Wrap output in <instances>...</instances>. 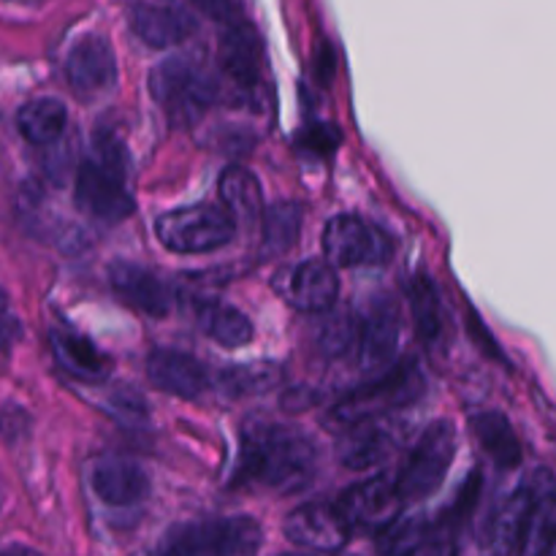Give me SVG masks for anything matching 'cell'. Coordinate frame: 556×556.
Listing matches in <instances>:
<instances>
[{
	"label": "cell",
	"instance_id": "7c38bea8",
	"mask_svg": "<svg viewBox=\"0 0 556 556\" xmlns=\"http://www.w3.org/2000/svg\"><path fill=\"white\" fill-rule=\"evenodd\" d=\"M76 204L98 220L119 223L134 212V195L125 188L123 177L98 166L96 161H87L76 172Z\"/></svg>",
	"mask_w": 556,
	"mask_h": 556
},
{
	"label": "cell",
	"instance_id": "44dd1931",
	"mask_svg": "<svg viewBox=\"0 0 556 556\" xmlns=\"http://www.w3.org/2000/svg\"><path fill=\"white\" fill-rule=\"evenodd\" d=\"M220 201L226 215L237 223H255L264 215V201H261V185L248 168L231 166L220 177Z\"/></svg>",
	"mask_w": 556,
	"mask_h": 556
},
{
	"label": "cell",
	"instance_id": "ac0fdd59",
	"mask_svg": "<svg viewBox=\"0 0 556 556\" xmlns=\"http://www.w3.org/2000/svg\"><path fill=\"white\" fill-rule=\"evenodd\" d=\"M152 386L179 400H195L206 389V369L182 351H155L147 358Z\"/></svg>",
	"mask_w": 556,
	"mask_h": 556
},
{
	"label": "cell",
	"instance_id": "ba28073f",
	"mask_svg": "<svg viewBox=\"0 0 556 556\" xmlns=\"http://www.w3.org/2000/svg\"><path fill=\"white\" fill-rule=\"evenodd\" d=\"M326 258L334 266H380L391 258L394 244L375 223L356 215H337L324 231Z\"/></svg>",
	"mask_w": 556,
	"mask_h": 556
},
{
	"label": "cell",
	"instance_id": "d6986e66",
	"mask_svg": "<svg viewBox=\"0 0 556 556\" xmlns=\"http://www.w3.org/2000/svg\"><path fill=\"white\" fill-rule=\"evenodd\" d=\"M220 65L237 85L255 87L261 79V65H264V52H261V38L248 22H233L226 27L220 38Z\"/></svg>",
	"mask_w": 556,
	"mask_h": 556
},
{
	"label": "cell",
	"instance_id": "4316f807",
	"mask_svg": "<svg viewBox=\"0 0 556 556\" xmlns=\"http://www.w3.org/2000/svg\"><path fill=\"white\" fill-rule=\"evenodd\" d=\"M264 255H280L296 244L302 231V206L280 201L264 212Z\"/></svg>",
	"mask_w": 556,
	"mask_h": 556
},
{
	"label": "cell",
	"instance_id": "7a4b0ae2",
	"mask_svg": "<svg viewBox=\"0 0 556 556\" xmlns=\"http://www.w3.org/2000/svg\"><path fill=\"white\" fill-rule=\"evenodd\" d=\"M239 472L280 494L304 492L318 472L315 443L299 429L280 424H255L242 434Z\"/></svg>",
	"mask_w": 556,
	"mask_h": 556
},
{
	"label": "cell",
	"instance_id": "30bf717a",
	"mask_svg": "<svg viewBox=\"0 0 556 556\" xmlns=\"http://www.w3.org/2000/svg\"><path fill=\"white\" fill-rule=\"evenodd\" d=\"M275 288L288 304L313 315L329 313L340 296V280H337L334 266L320 258L304 261V264L280 271L275 277Z\"/></svg>",
	"mask_w": 556,
	"mask_h": 556
},
{
	"label": "cell",
	"instance_id": "277c9868",
	"mask_svg": "<svg viewBox=\"0 0 556 556\" xmlns=\"http://www.w3.org/2000/svg\"><path fill=\"white\" fill-rule=\"evenodd\" d=\"M264 530L250 516L204 519L174 530L157 556H255Z\"/></svg>",
	"mask_w": 556,
	"mask_h": 556
},
{
	"label": "cell",
	"instance_id": "2e32d148",
	"mask_svg": "<svg viewBox=\"0 0 556 556\" xmlns=\"http://www.w3.org/2000/svg\"><path fill=\"white\" fill-rule=\"evenodd\" d=\"M109 286L125 304L150 318H166L172 313V288L144 266L130 264V261H114L109 266Z\"/></svg>",
	"mask_w": 556,
	"mask_h": 556
},
{
	"label": "cell",
	"instance_id": "836d02e7",
	"mask_svg": "<svg viewBox=\"0 0 556 556\" xmlns=\"http://www.w3.org/2000/svg\"><path fill=\"white\" fill-rule=\"evenodd\" d=\"M0 556H41L36 552V548H30V546H9V548H3V552H0Z\"/></svg>",
	"mask_w": 556,
	"mask_h": 556
},
{
	"label": "cell",
	"instance_id": "9c48e42d",
	"mask_svg": "<svg viewBox=\"0 0 556 556\" xmlns=\"http://www.w3.org/2000/svg\"><path fill=\"white\" fill-rule=\"evenodd\" d=\"M402 505H405V500L396 489V481L378 476L369 478V481L353 483L348 492H342L337 510H340V516L351 530L386 532L396 525Z\"/></svg>",
	"mask_w": 556,
	"mask_h": 556
},
{
	"label": "cell",
	"instance_id": "ffe728a7",
	"mask_svg": "<svg viewBox=\"0 0 556 556\" xmlns=\"http://www.w3.org/2000/svg\"><path fill=\"white\" fill-rule=\"evenodd\" d=\"M472 432H476L478 443L483 445L489 456H492L494 465L500 470H514L525 459V448H521V440L516 438L514 427H510L508 418L497 410H483L476 413L470 418Z\"/></svg>",
	"mask_w": 556,
	"mask_h": 556
},
{
	"label": "cell",
	"instance_id": "484cf974",
	"mask_svg": "<svg viewBox=\"0 0 556 556\" xmlns=\"http://www.w3.org/2000/svg\"><path fill=\"white\" fill-rule=\"evenodd\" d=\"M201 324H204L206 334L215 342H220L223 348H244L255 334L248 315L237 307H228V304H210V307H204Z\"/></svg>",
	"mask_w": 556,
	"mask_h": 556
},
{
	"label": "cell",
	"instance_id": "d6a6232c",
	"mask_svg": "<svg viewBox=\"0 0 556 556\" xmlns=\"http://www.w3.org/2000/svg\"><path fill=\"white\" fill-rule=\"evenodd\" d=\"M204 14H210L212 20H220L226 25H233L239 22V0H195Z\"/></svg>",
	"mask_w": 556,
	"mask_h": 556
},
{
	"label": "cell",
	"instance_id": "4fadbf2b",
	"mask_svg": "<svg viewBox=\"0 0 556 556\" xmlns=\"http://www.w3.org/2000/svg\"><path fill=\"white\" fill-rule=\"evenodd\" d=\"M65 76L81 96L106 92L117 79V58H114L109 38L98 36V33L79 38L65 60Z\"/></svg>",
	"mask_w": 556,
	"mask_h": 556
},
{
	"label": "cell",
	"instance_id": "5b68a950",
	"mask_svg": "<svg viewBox=\"0 0 556 556\" xmlns=\"http://www.w3.org/2000/svg\"><path fill=\"white\" fill-rule=\"evenodd\" d=\"M424 386L427 383H424V375L418 369V364L402 362L396 367H391L386 375H380L378 380L348 394L331 410V421L342 429L356 427V424L364 421H375L383 413L400 410V407H407L416 400H421Z\"/></svg>",
	"mask_w": 556,
	"mask_h": 556
},
{
	"label": "cell",
	"instance_id": "6da1fadb",
	"mask_svg": "<svg viewBox=\"0 0 556 556\" xmlns=\"http://www.w3.org/2000/svg\"><path fill=\"white\" fill-rule=\"evenodd\" d=\"M489 552L500 556H541L556 543V481L535 470L492 510L483 530Z\"/></svg>",
	"mask_w": 556,
	"mask_h": 556
},
{
	"label": "cell",
	"instance_id": "e0dca14e",
	"mask_svg": "<svg viewBox=\"0 0 556 556\" xmlns=\"http://www.w3.org/2000/svg\"><path fill=\"white\" fill-rule=\"evenodd\" d=\"M92 492L98 500L114 508H128V505L141 503L150 492V476L144 467L134 459H123V456H106L98 459L92 467Z\"/></svg>",
	"mask_w": 556,
	"mask_h": 556
},
{
	"label": "cell",
	"instance_id": "cb8c5ba5",
	"mask_svg": "<svg viewBox=\"0 0 556 556\" xmlns=\"http://www.w3.org/2000/svg\"><path fill=\"white\" fill-rule=\"evenodd\" d=\"M351 432L345 434L340 445V459L351 470H367L383 462L391 451L389 429L380 427L378 421H364L356 427H348Z\"/></svg>",
	"mask_w": 556,
	"mask_h": 556
},
{
	"label": "cell",
	"instance_id": "d590c367",
	"mask_svg": "<svg viewBox=\"0 0 556 556\" xmlns=\"http://www.w3.org/2000/svg\"><path fill=\"white\" fill-rule=\"evenodd\" d=\"M286 556H302V554H286Z\"/></svg>",
	"mask_w": 556,
	"mask_h": 556
},
{
	"label": "cell",
	"instance_id": "8992f818",
	"mask_svg": "<svg viewBox=\"0 0 556 556\" xmlns=\"http://www.w3.org/2000/svg\"><path fill=\"white\" fill-rule=\"evenodd\" d=\"M233 220L223 206L193 204L157 217L155 233L174 253H212L231 242Z\"/></svg>",
	"mask_w": 556,
	"mask_h": 556
},
{
	"label": "cell",
	"instance_id": "1f68e13d",
	"mask_svg": "<svg viewBox=\"0 0 556 556\" xmlns=\"http://www.w3.org/2000/svg\"><path fill=\"white\" fill-rule=\"evenodd\" d=\"M396 556H456V543L451 541V538L427 532L421 541H416L413 546H407L405 552Z\"/></svg>",
	"mask_w": 556,
	"mask_h": 556
},
{
	"label": "cell",
	"instance_id": "603a6c76",
	"mask_svg": "<svg viewBox=\"0 0 556 556\" xmlns=\"http://www.w3.org/2000/svg\"><path fill=\"white\" fill-rule=\"evenodd\" d=\"M52 351L60 367L79 380L106 378L109 362L87 337L71 334V331H52Z\"/></svg>",
	"mask_w": 556,
	"mask_h": 556
},
{
	"label": "cell",
	"instance_id": "5bb4252c",
	"mask_svg": "<svg viewBox=\"0 0 556 556\" xmlns=\"http://www.w3.org/2000/svg\"><path fill=\"white\" fill-rule=\"evenodd\" d=\"M286 538L291 543H296L299 548L334 554L340 548H345L348 538H351V527L345 525L340 510L331 508V505L309 503L288 516Z\"/></svg>",
	"mask_w": 556,
	"mask_h": 556
},
{
	"label": "cell",
	"instance_id": "e575fe53",
	"mask_svg": "<svg viewBox=\"0 0 556 556\" xmlns=\"http://www.w3.org/2000/svg\"><path fill=\"white\" fill-rule=\"evenodd\" d=\"M541 556H556V543H554V546H552V548H546V552H543Z\"/></svg>",
	"mask_w": 556,
	"mask_h": 556
},
{
	"label": "cell",
	"instance_id": "f1b7e54d",
	"mask_svg": "<svg viewBox=\"0 0 556 556\" xmlns=\"http://www.w3.org/2000/svg\"><path fill=\"white\" fill-rule=\"evenodd\" d=\"M277 380H280V369L271 364H237L220 372V386L233 396L264 394L275 389Z\"/></svg>",
	"mask_w": 556,
	"mask_h": 556
},
{
	"label": "cell",
	"instance_id": "83f0119b",
	"mask_svg": "<svg viewBox=\"0 0 556 556\" xmlns=\"http://www.w3.org/2000/svg\"><path fill=\"white\" fill-rule=\"evenodd\" d=\"M315 340H318L320 353H326V356L331 358L345 356L351 348H356L358 320L353 318L348 309L331 307L329 313H324V318H320L318 331H315Z\"/></svg>",
	"mask_w": 556,
	"mask_h": 556
},
{
	"label": "cell",
	"instance_id": "9a60e30c",
	"mask_svg": "<svg viewBox=\"0 0 556 556\" xmlns=\"http://www.w3.org/2000/svg\"><path fill=\"white\" fill-rule=\"evenodd\" d=\"M400 329H402V315L396 307L394 299L378 296L369 309L364 313L362 324H358V362L362 367L375 369L386 367L394 358L396 345H400Z\"/></svg>",
	"mask_w": 556,
	"mask_h": 556
},
{
	"label": "cell",
	"instance_id": "52a82bcc",
	"mask_svg": "<svg viewBox=\"0 0 556 556\" xmlns=\"http://www.w3.org/2000/svg\"><path fill=\"white\" fill-rule=\"evenodd\" d=\"M456 454V429L448 421H434L427 427L413 445L410 456H407L405 467H402L400 478H396V489H400L402 500H424L440 489L445 481V472L454 465Z\"/></svg>",
	"mask_w": 556,
	"mask_h": 556
},
{
	"label": "cell",
	"instance_id": "f546056e",
	"mask_svg": "<svg viewBox=\"0 0 556 556\" xmlns=\"http://www.w3.org/2000/svg\"><path fill=\"white\" fill-rule=\"evenodd\" d=\"M106 413L112 418H117L123 427H144L150 421V405H147L144 396L139 394L130 386H119L117 391H112L106 400Z\"/></svg>",
	"mask_w": 556,
	"mask_h": 556
},
{
	"label": "cell",
	"instance_id": "4dcf8cb0",
	"mask_svg": "<svg viewBox=\"0 0 556 556\" xmlns=\"http://www.w3.org/2000/svg\"><path fill=\"white\" fill-rule=\"evenodd\" d=\"M342 136L340 130L334 128V125H313V128L307 130V134L302 136V147L304 150L315 152V155H331V152L340 147Z\"/></svg>",
	"mask_w": 556,
	"mask_h": 556
},
{
	"label": "cell",
	"instance_id": "8fae6325",
	"mask_svg": "<svg viewBox=\"0 0 556 556\" xmlns=\"http://www.w3.org/2000/svg\"><path fill=\"white\" fill-rule=\"evenodd\" d=\"M128 25L147 47L168 49L195 33V16L177 0H139L128 9Z\"/></svg>",
	"mask_w": 556,
	"mask_h": 556
},
{
	"label": "cell",
	"instance_id": "d4e9b609",
	"mask_svg": "<svg viewBox=\"0 0 556 556\" xmlns=\"http://www.w3.org/2000/svg\"><path fill=\"white\" fill-rule=\"evenodd\" d=\"M410 309L416 329L427 345H438L445 337V309L438 286L429 277H416L410 282Z\"/></svg>",
	"mask_w": 556,
	"mask_h": 556
},
{
	"label": "cell",
	"instance_id": "3957f363",
	"mask_svg": "<svg viewBox=\"0 0 556 556\" xmlns=\"http://www.w3.org/2000/svg\"><path fill=\"white\" fill-rule=\"evenodd\" d=\"M150 92L168 123L188 128L204 117L215 101L217 87L199 63L188 58H168L152 68Z\"/></svg>",
	"mask_w": 556,
	"mask_h": 556
},
{
	"label": "cell",
	"instance_id": "7402d4cb",
	"mask_svg": "<svg viewBox=\"0 0 556 556\" xmlns=\"http://www.w3.org/2000/svg\"><path fill=\"white\" fill-rule=\"evenodd\" d=\"M65 125H68V112H65L63 101H58V98L27 101L16 114V128L36 147L54 144L65 134Z\"/></svg>",
	"mask_w": 556,
	"mask_h": 556
}]
</instances>
